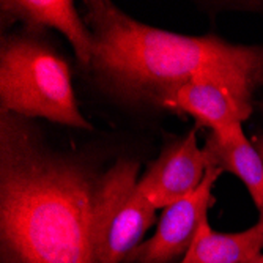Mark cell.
<instances>
[{"label":"cell","instance_id":"obj_2","mask_svg":"<svg viewBox=\"0 0 263 263\" xmlns=\"http://www.w3.org/2000/svg\"><path fill=\"white\" fill-rule=\"evenodd\" d=\"M91 68L112 93L167 107L186 84L213 79L252 103L263 85V47L216 36H184L142 24L106 0L87 2Z\"/></svg>","mask_w":263,"mask_h":263},{"label":"cell","instance_id":"obj_12","mask_svg":"<svg viewBox=\"0 0 263 263\" xmlns=\"http://www.w3.org/2000/svg\"><path fill=\"white\" fill-rule=\"evenodd\" d=\"M240 263H263V254H260V255H257V257H254V258L240 261Z\"/></svg>","mask_w":263,"mask_h":263},{"label":"cell","instance_id":"obj_7","mask_svg":"<svg viewBox=\"0 0 263 263\" xmlns=\"http://www.w3.org/2000/svg\"><path fill=\"white\" fill-rule=\"evenodd\" d=\"M165 109L191 115L211 133H224L248 120L252 103L218 81L199 79L183 85Z\"/></svg>","mask_w":263,"mask_h":263},{"label":"cell","instance_id":"obj_8","mask_svg":"<svg viewBox=\"0 0 263 263\" xmlns=\"http://www.w3.org/2000/svg\"><path fill=\"white\" fill-rule=\"evenodd\" d=\"M2 11L22 21L29 29L52 27L62 32L82 65L93 59V36L69 0H4Z\"/></svg>","mask_w":263,"mask_h":263},{"label":"cell","instance_id":"obj_10","mask_svg":"<svg viewBox=\"0 0 263 263\" xmlns=\"http://www.w3.org/2000/svg\"><path fill=\"white\" fill-rule=\"evenodd\" d=\"M263 251V219L248 230L219 233L208 219L200 226L194 243L178 263H240Z\"/></svg>","mask_w":263,"mask_h":263},{"label":"cell","instance_id":"obj_9","mask_svg":"<svg viewBox=\"0 0 263 263\" xmlns=\"http://www.w3.org/2000/svg\"><path fill=\"white\" fill-rule=\"evenodd\" d=\"M203 153L208 167L230 172L240 178L258 210L263 213V161L254 143L248 140L241 125L206 137Z\"/></svg>","mask_w":263,"mask_h":263},{"label":"cell","instance_id":"obj_6","mask_svg":"<svg viewBox=\"0 0 263 263\" xmlns=\"http://www.w3.org/2000/svg\"><path fill=\"white\" fill-rule=\"evenodd\" d=\"M208 161L203 148H199L197 134L193 129L180 139H174L159 158L148 165L137 187L153 206L167 208L194 194L205 180Z\"/></svg>","mask_w":263,"mask_h":263},{"label":"cell","instance_id":"obj_3","mask_svg":"<svg viewBox=\"0 0 263 263\" xmlns=\"http://www.w3.org/2000/svg\"><path fill=\"white\" fill-rule=\"evenodd\" d=\"M2 112L90 129L78 109L68 63L46 44L13 35L0 51Z\"/></svg>","mask_w":263,"mask_h":263},{"label":"cell","instance_id":"obj_1","mask_svg":"<svg viewBox=\"0 0 263 263\" xmlns=\"http://www.w3.org/2000/svg\"><path fill=\"white\" fill-rule=\"evenodd\" d=\"M0 235L10 263H97L95 211L103 175L47 150L2 112Z\"/></svg>","mask_w":263,"mask_h":263},{"label":"cell","instance_id":"obj_11","mask_svg":"<svg viewBox=\"0 0 263 263\" xmlns=\"http://www.w3.org/2000/svg\"><path fill=\"white\" fill-rule=\"evenodd\" d=\"M254 145H255V148H257V152L260 153L261 161H263V136H257V137L254 139ZM260 219H263V213L260 214Z\"/></svg>","mask_w":263,"mask_h":263},{"label":"cell","instance_id":"obj_5","mask_svg":"<svg viewBox=\"0 0 263 263\" xmlns=\"http://www.w3.org/2000/svg\"><path fill=\"white\" fill-rule=\"evenodd\" d=\"M222 171L208 167L200 187L189 197L164 208L156 232L140 243L126 258V263H171L183 257L194 243L206 213L213 205V184Z\"/></svg>","mask_w":263,"mask_h":263},{"label":"cell","instance_id":"obj_4","mask_svg":"<svg viewBox=\"0 0 263 263\" xmlns=\"http://www.w3.org/2000/svg\"><path fill=\"white\" fill-rule=\"evenodd\" d=\"M139 162L118 159L101 177L95 211L97 263H123L156 219V208L137 187Z\"/></svg>","mask_w":263,"mask_h":263}]
</instances>
